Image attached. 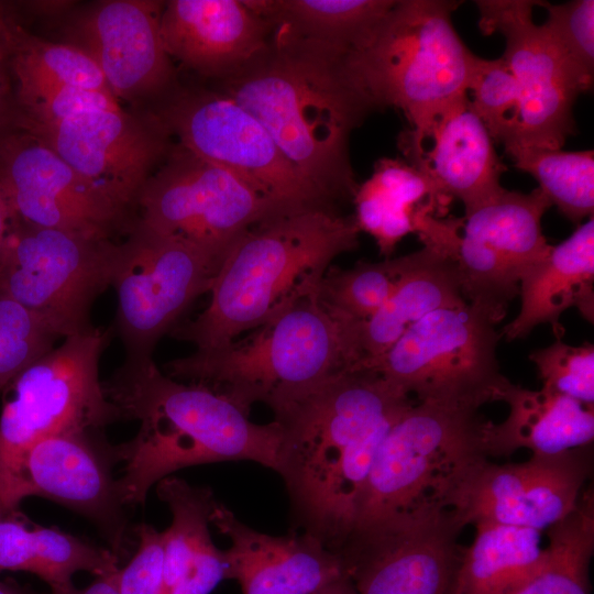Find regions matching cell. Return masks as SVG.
Listing matches in <instances>:
<instances>
[{
    "label": "cell",
    "mask_w": 594,
    "mask_h": 594,
    "mask_svg": "<svg viewBox=\"0 0 594 594\" xmlns=\"http://www.w3.org/2000/svg\"><path fill=\"white\" fill-rule=\"evenodd\" d=\"M349 54L272 26L267 48L222 79V91L248 110L322 197L352 199L358 189L349 139L375 110L352 80Z\"/></svg>",
    "instance_id": "2"
},
{
    "label": "cell",
    "mask_w": 594,
    "mask_h": 594,
    "mask_svg": "<svg viewBox=\"0 0 594 594\" xmlns=\"http://www.w3.org/2000/svg\"><path fill=\"white\" fill-rule=\"evenodd\" d=\"M501 402L509 410L504 421L485 424L487 457L509 455L518 449L548 457L592 446L593 407L542 387L532 391L513 383Z\"/></svg>",
    "instance_id": "27"
},
{
    "label": "cell",
    "mask_w": 594,
    "mask_h": 594,
    "mask_svg": "<svg viewBox=\"0 0 594 594\" xmlns=\"http://www.w3.org/2000/svg\"><path fill=\"white\" fill-rule=\"evenodd\" d=\"M119 243L111 286L117 295L116 329L125 360L152 359L161 338L186 309L210 290L222 261L185 241L136 224Z\"/></svg>",
    "instance_id": "13"
},
{
    "label": "cell",
    "mask_w": 594,
    "mask_h": 594,
    "mask_svg": "<svg viewBox=\"0 0 594 594\" xmlns=\"http://www.w3.org/2000/svg\"><path fill=\"white\" fill-rule=\"evenodd\" d=\"M160 30L169 58L224 79L267 48L272 24L245 0H170L164 2Z\"/></svg>",
    "instance_id": "23"
},
{
    "label": "cell",
    "mask_w": 594,
    "mask_h": 594,
    "mask_svg": "<svg viewBox=\"0 0 594 594\" xmlns=\"http://www.w3.org/2000/svg\"><path fill=\"white\" fill-rule=\"evenodd\" d=\"M13 122L23 125H51L96 110L121 106L109 92L74 86L15 80Z\"/></svg>",
    "instance_id": "37"
},
{
    "label": "cell",
    "mask_w": 594,
    "mask_h": 594,
    "mask_svg": "<svg viewBox=\"0 0 594 594\" xmlns=\"http://www.w3.org/2000/svg\"><path fill=\"white\" fill-rule=\"evenodd\" d=\"M542 388L594 407V345H570L556 339L550 345L532 351Z\"/></svg>",
    "instance_id": "40"
},
{
    "label": "cell",
    "mask_w": 594,
    "mask_h": 594,
    "mask_svg": "<svg viewBox=\"0 0 594 594\" xmlns=\"http://www.w3.org/2000/svg\"><path fill=\"white\" fill-rule=\"evenodd\" d=\"M14 124L38 136L90 187L129 213L170 150V134L156 114H133L122 108L90 111L51 125Z\"/></svg>",
    "instance_id": "18"
},
{
    "label": "cell",
    "mask_w": 594,
    "mask_h": 594,
    "mask_svg": "<svg viewBox=\"0 0 594 594\" xmlns=\"http://www.w3.org/2000/svg\"><path fill=\"white\" fill-rule=\"evenodd\" d=\"M0 186L11 219L28 226L111 239L129 232L134 221L44 141L13 122L0 128Z\"/></svg>",
    "instance_id": "17"
},
{
    "label": "cell",
    "mask_w": 594,
    "mask_h": 594,
    "mask_svg": "<svg viewBox=\"0 0 594 594\" xmlns=\"http://www.w3.org/2000/svg\"><path fill=\"white\" fill-rule=\"evenodd\" d=\"M179 145L293 213L336 212L284 156L266 129L223 92L185 91L156 114Z\"/></svg>",
    "instance_id": "12"
},
{
    "label": "cell",
    "mask_w": 594,
    "mask_h": 594,
    "mask_svg": "<svg viewBox=\"0 0 594 594\" xmlns=\"http://www.w3.org/2000/svg\"><path fill=\"white\" fill-rule=\"evenodd\" d=\"M315 594H355L346 576L333 582Z\"/></svg>",
    "instance_id": "46"
},
{
    "label": "cell",
    "mask_w": 594,
    "mask_h": 594,
    "mask_svg": "<svg viewBox=\"0 0 594 594\" xmlns=\"http://www.w3.org/2000/svg\"><path fill=\"white\" fill-rule=\"evenodd\" d=\"M102 386L121 419L140 421L136 436L116 446L125 506L144 504L154 484L190 465L245 460L277 472V421H251L228 397L163 374L153 359L125 360Z\"/></svg>",
    "instance_id": "3"
},
{
    "label": "cell",
    "mask_w": 594,
    "mask_h": 594,
    "mask_svg": "<svg viewBox=\"0 0 594 594\" xmlns=\"http://www.w3.org/2000/svg\"><path fill=\"white\" fill-rule=\"evenodd\" d=\"M418 251L382 262H360L351 268L330 266L318 287V299L337 323L370 319L411 268Z\"/></svg>",
    "instance_id": "34"
},
{
    "label": "cell",
    "mask_w": 594,
    "mask_h": 594,
    "mask_svg": "<svg viewBox=\"0 0 594 594\" xmlns=\"http://www.w3.org/2000/svg\"><path fill=\"white\" fill-rule=\"evenodd\" d=\"M474 527L451 594H518L544 562L541 531L490 521Z\"/></svg>",
    "instance_id": "30"
},
{
    "label": "cell",
    "mask_w": 594,
    "mask_h": 594,
    "mask_svg": "<svg viewBox=\"0 0 594 594\" xmlns=\"http://www.w3.org/2000/svg\"><path fill=\"white\" fill-rule=\"evenodd\" d=\"M111 550L92 546L56 528L30 527L14 512L0 517V571L30 572L51 590L66 587L72 576L87 571L97 576L119 569Z\"/></svg>",
    "instance_id": "29"
},
{
    "label": "cell",
    "mask_w": 594,
    "mask_h": 594,
    "mask_svg": "<svg viewBox=\"0 0 594 594\" xmlns=\"http://www.w3.org/2000/svg\"><path fill=\"white\" fill-rule=\"evenodd\" d=\"M486 421L477 410L415 402L376 450L352 531L448 508L461 483L488 460Z\"/></svg>",
    "instance_id": "7"
},
{
    "label": "cell",
    "mask_w": 594,
    "mask_h": 594,
    "mask_svg": "<svg viewBox=\"0 0 594 594\" xmlns=\"http://www.w3.org/2000/svg\"><path fill=\"white\" fill-rule=\"evenodd\" d=\"M447 197L421 168L399 158H381L353 197L360 231L371 234L382 255H392L409 233L420 235L429 222L446 212Z\"/></svg>",
    "instance_id": "28"
},
{
    "label": "cell",
    "mask_w": 594,
    "mask_h": 594,
    "mask_svg": "<svg viewBox=\"0 0 594 594\" xmlns=\"http://www.w3.org/2000/svg\"><path fill=\"white\" fill-rule=\"evenodd\" d=\"M540 1L477 0L483 34L499 32L502 58L518 85L520 103L513 138L506 144L559 150L576 133L573 103L580 95L532 9Z\"/></svg>",
    "instance_id": "19"
},
{
    "label": "cell",
    "mask_w": 594,
    "mask_h": 594,
    "mask_svg": "<svg viewBox=\"0 0 594 594\" xmlns=\"http://www.w3.org/2000/svg\"><path fill=\"white\" fill-rule=\"evenodd\" d=\"M119 243L11 219L0 250V292L59 338L95 327L90 311L111 285Z\"/></svg>",
    "instance_id": "9"
},
{
    "label": "cell",
    "mask_w": 594,
    "mask_h": 594,
    "mask_svg": "<svg viewBox=\"0 0 594 594\" xmlns=\"http://www.w3.org/2000/svg\"><path fill=\"white\" fill-rule=\"evenodd\" d=\"M110 332L94 328L64 338L8 385L0 415V466L41 439L98 431L121 419L99 380Z\"/></svg>",
    "instance_id": "11"
},
{
    "label": "cell",
    "mask_w": 594,
    "mask_h": 594,
    "mask_svg": "<svg viewBox=\"0 0 594 594\" xmlns=\"http://www.w3.org/2000/svg\"><path fill=\"white\" fill-rule=\"evenodd\" d=\"M14 18L0 2V79L10 80L11 25ZM11 73V72H10Z\"/></svg>",
    "instance_id": "42"
},
{
    "label": "cell",
    "mask_w": 594,
    "mask_h": 594,
    "mask_svg": "<svg viewBox=\"0 0 594 594\" xmlns=\"http://www.w3.org/2000/svg\"><path fill=\"white\" fill-rule=\"evenodd\" d=\"M210 522L231 541L226 579L237 580L242 594H315L346 576L340 553L308 532H260L218 501Z\"/></svg>",
    "instance_id": "22"
},
{
    "label": "cell",
    "mask_w": 594,
    "mask_h": 594,
    "mask_svg": "<svg viewBox=\"0 0 594 594\" xmlns=\"http://www.w3.org/2000/svg\"><path fill=\"white\" fill-rule=\"evenodd\" d=\"M118 570L97 576L98 579L85 588H76L70 584L66 587L53 590L52 594H119L117 587Z\"/></svg>",
    "instance_id": "43"
},
{
    "label": "cell",
    "mask_w": 594,
    "mask_h": 594,
    "mask_svg": "<svg viewBox=\"0 0 594 594\" xmlns=\"http://www.w3.org/2000/svg\"><path fill=\"white\" fill-rule=\"evenodd\" d=\"M11 221L10 210L0 186V250Z\"/></svg>",
    "instance_id": "45"
},
{
    "label": "cell",
    "mask_w": 594,
    "mask_h": 594,
    "mask_svg": "<svg viewBox=\"0 0 594 594\" xmlns=\"http://www.w3.org/2000/svg\"><path fill=\"white\" fill-rule=\"evenodd\" d=\"M134 207V224L190 243L220 261L252 227L293 213L179 144L146 180Z\"/></svg>",
    "instance_id": "10"
},
{
    "label": "cell",
    "mask_w": 594,
    "mask_h": 594,
    "mask_svg": "<svg viewBox=\"0 0 594 594\" xmlns=\"http://www.w3.org/2000/svg\"><path fill=\"white\" fill-rule=\"evenodd\" d=\"M462 3L400 0L372 37L346 57L349 74L375 110L394 107L410 129L402 136L409 160L418 156L436 119L468 95L474 54L452 23Z\"/></svg>",
    "instance_id": "5"
},
{
    "label": "cell",
    "mask_w": 594,
    "mask_h": 594,
    "mask_svg": "<svg viewBox=\"0 0 594 594\" xmlns=\"http://www.w3.org/2000/svg\"><path fill=\"white\" fill-rule=\"evenodd\" d=\"M272 26L345 54L372 37L395 0H245Z\"/></svg>",
    "instance_id": "31"
},
{
    "label": "cell",
    "mask_w": 594,
    "mask_h": 594,
    "mask_svg": "<svg viewBox=\"0 0 594 594\" xmlns=\"http://www.w3.org/2000/svg\"><path fill=\"white\" fill-rule=\"evenodd\" d=\"M514 166L531 175L559 212L576 226L594 211V153L516 143L504 145Z\"/></svg>",
    "instance_id": "33"
},
{
    "label": "cell",
    "mask_w": 594,
    "mask_h": 594,
    "mask_svg": "<svg viewBox=\"0 0 594 594\" xmlns=\"http://www.w3.org/2000/svg\"><path fill=\"white\" fill-rule=\"evenodd\" d=\"M163 7L162 1H100L72 23L68 44L95 61L118 100L154 97L173 81L160 30Z\"/></svg>",
    "instance_id": "21"
},
{
    "label": "cell",
    "mask_w": 594,
    "mask_h": 594,
    "mask_svg": "<svg viewBox=\"0 0 594 594\" xmlns=\"http://www.w3.org/2000/svg\"><path fill=\"white\" fill-rule=\"evenodd\" d=\"M354 216L309 210L273 218L243 233L223 257L208 307L170 334L213 350L283 314L319 284L342 253L359 245Z\"/></svg>",
    "instance_id": "4"
},
{
    "label": "cell",
    "mask_w": 594,
    "mask_h": 594,
    "mask_svg": "<svg viewBox=\"0 0 594 594\" xmlns=\"http://www.w3.org/2000/svg\"><path fill=\"white\" fill-rule=\"evenodd\" d=\"M317 293L302 297L242 341L167 362V375L206 386L250 413L256 403L274 410L350 371L340 327Z\"/></svg>",
    "instance_id": "6"
},
{
    "label": "cell",
    "mask_w": 594,
    "mask_h": 594,
    "mask_svg": "<svg viewBox=\"0 0 594 594\" xmlns=\"http://www.w3.org/2000/svg\"><path fill=\"white\" fill-rule=\"evenodd\" d=\"M57 339L34 314L0 292V392L51 351Z\"/></svg>",
    "instance_id": "39"
},
{
    "label": "cell",
    "mask_w": 594,
    "mask_h": 594,
    "mask_svg": "<svg viewBox=\"0 0 594 594\" xmlns=\"http://www.w3.org/2000/svg\"><path fill=\"white\" fill-rule=\"evenodd\" d=\"M591 447L522 463L476 466L449 501L465 527L490 521L546 530L573 512L592 471Z\"/></svg>",
    "instance_id": "20"
},
{
    "label": "cell",
    "mask_w": 594,
    "mask_h": 594,
    "mask_svg": "<svg viewBox=\"0 0 594 594\" xmlns=\"http://www.w3.org/2000/svg\"><path fill=\"white\" fill-rule=\"evenodd\" d=\"M14 117V96L10 80L0 79V128L10 124Z\"/></svg>",
    "instance_id": "44"
},
{
    "label": "cell",
    "mask_w": 594,
    "mask_h": 594,
    "mask_svg": "<svg viewBox=\"0 0 594 594\" xmlns=\"http://www.w3.org/2000/svg\"><path fill=\"white\" fill-rule=\"evenodd\" d=\"M450 508H428L352 531L340 553L355 594H451L464 548Z\"/></svg>",
    "instance_id": "16"
},
{
    "label": "cell",
    "mask_w": 594,
    "mask_h": 594,
    "mask_svg": "<svg viewBox=\"0 0 594 594\" xmlns=\"http://www.w3.org/2000/svg\"><path fill=\"white\" fill-rule=\"evenodd\" d=\"M371 370L344 371L273 410L277 473L298 522L338 551L350 536L378 446L414 404Z\"/></svg>",
    "instance_id": "1"
},
{
    "label": "cell",
    "mask_w": 594,
    "mask_h": 594,
    "mask_svg": "<svg viewBox=\"0 0 594 594\" xmlns=\"http://www.w3.org/2000/svg\"><path fill=\"white\" fill-rule=\"evenodd\" d=\"M520 309L503 327L508 341L526 338L537 326H551L557 339L564 328L560 317L576 308L588 322L594 321V218L590 217L574 232L534 265L519 285Z\"/></svg>",
    "instance_id": "26"
},
{
    "label": "cell",
    "mask_w": 594,
    "mask_h": 594,
    "mask_svg": "<svg viewBox=\"0 0 594 594\" xmlns=\"http://www.w3.org/2000/svg\"><path fill=\"white\" fill-rule=\"evenodd\" d=\"M483 310L442 308L409 328L367 369L416 402L479 410L512 383L498 364L502 332Z\"/></svg>",
    "instance_id": "8"
},
{
    "label": "cell",
    "mask_w": 594,
    "mask_h": 594,
    "mask_svg": "<svg viewBox=\"0 0 594 594\" xmlns=\"http://www.w3.org/2000/svg\"><path fill=\"white\" fill-rule=\"evenodd\" d=\"M465 304L454 261L438 245L424 243L415 264L370 319L338 323L350 371L367 369L428 314Z\"/></svg>",
    "instance_id": "24"
},
{
    "label": "cell",
    "mask_w": 594,
    "mask_h": 594,
    "mask_svg": "<svg viewBox=\"0 0 594 594\" xmlns=\"http://www.w3.org/2000/svg\"><path fill=\"white\" fill-rule=\"evenodd\" d=\"M468 96L494 142L503 145L508 142L514 134L520 97L516 79L502 57L474 56Z\"/></svg>",
    "instance_id": "38"
},
{
    "label": "cell",
    "mask_w": 594,
    "mask_h": 594,
    "mask_svg": "<svg viewBox=\"0 0 594 594\" xmlns=\"http://www.w3.org/2000/svg\"><path fill=\"white\" fill-rule=\"evenodd\" d=\"M552 205L537 187L504 189L459 218L446 251L454 261L463 298L495 323L519 295L524 275L549 252L541 219Z\"/></svg>",
    "instance_id": "14"
},
{
    "label": "cell",
    "mask_w": 594,
    "mask_h": 594,
    "mask_svg": "<svg viewBox=\"0 0 594 594\" xmlns=\"http://www.w3.org/2000/svg\"><path fill=\"white\" fill-rule=\"evenodd\" d=\"M116 446L97 431L41 439L0 466V506L14 512L28 496L62 504L92 520L119 558L128 542V519L112 468Z\"/></svg>",
    "instance_id": "15"
},
{
    "label": "cell",
    "mask_w": 594,
    "mask_h": 594,
    "mask_svg": "<svg viewBox=\"0 0 594 594\" xmlns=\"http://www.w3.org/2000/svg\"><path fill=\"white\" fill-rule=\"evenodd\" d=\"M539 6L547 11L541 24L569 79L579 94L587 91L594 77V1H540Z\"/></svg>",
    "instance_id": "36"
},
{
    "label": "cell",
    "mask_w": 594,
    "mask_h": 594,
    "mask_svg": "<svg viewBox=\"0 0 594 594\" xmlns=\"http://www.w3.org/2000/svg\"><path fill=\"white\" fill-rule=\"evenodd\" d=\"M136 551L129 563L117 572L119 594H162L164 538L153 526L135 528Z\"/></svg>",
    "instance_id": "41"
},
{
    "label": "cell",
    "mask_w": 594,
    "mask_h": 594,
    "mask_svg": "<svg viewBox=\"0 0 594 594\" xmlns=\"http://www.w3.org/2000/svg\"><path fill=\"white\" fill-rule=\"evenodd\" d=\"M0 594H36L10 581H0Z\"/></svg>",
    "instance_id": "47"
},
{
    "label": "cell",
    "mask_w": 594,
    "mask_h": 594,
    "mask_svg": "<svg viewBox=\"0 0 594 594\" xmlns=\"http://www.w3.org/2000/svg\"><path fill=\"white\" fill-rule=\"evenodd\" d=\"M427 141L431 147L409 163L426 172L447 197L461 200L465 212L505 189L501 176L506 167L468 95L436 119Z\"/></svg>",
    "instance_id": "25"
},
{
    "label": "cell",
    "mask_w": 594,
    "mask_h": 594,
    "mask_svg": "<svg viewBox=\"0 0 594 594\" xmlns=\"http://www.w3.org/2000/svg\"><path fill=\"white\" fill-rule=\"evenodd\" d=\"M4 514H6L4 510L0 506V517H2Z\"/></svg>",
    "instance_id": "48"
},
{
    "label": "cell",
    "mask_w": 594,
    "mask_h": 594,
    "mask_svg": "<svg viewBox=\"0 0 594 594\" xmlns=\"http://www.w3.org/2000/svg\"><path fill=\"white\" fill-rule=\"evenodd\" d=\"M10 72L15 80L111 94L101 70L87 53L68 43H54L35 36L15 19L11 25Z\"/></svg>",
    "instance_id": "35"
},
{
    "label": "cell",
    "mask_w": 594,
    "mask_h": 594,
    "mask_svg": "<svg viewBox=\"0 0 594 594\" xmlns=\"http://www.w3.org/2000/svg\"><path fill=\"white\" fill-rule=\"evenodd\" d=\"M540 571L518 594H590L594 553V497L585 491L573 512L546 529Z\"/></svg>",
    "instance_id": "32"
}]
</instances>
